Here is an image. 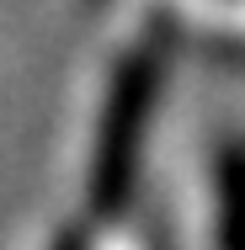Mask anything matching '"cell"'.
<instances>
[{"instance_id":"cell-1","label":"cell","mask_w":245,"mask_h":250,"mask_svg":"<svg viewBox=\"0 0 245 250\" xmlns=\"http://www.w3.org/2000/svg\"><path fill=\"white\" fill-rule=\"evenodd\" d=\"M160 69L165 59L155 43L123 59L112 96L101 112V139H96V160H91V208L101 218H117L123 202L134 197V176H139V154H144V133H149V112L160 96Z\"/></svg>"},{"instance_id":"cell-2","label":"cell","mask_w":245,"mask_h":250,"mask_svg":"<svg viewBox=\"0 0 245 250\" xmlns=\"http://www.w3.org/2000/svg\"><path fill=\"white\" fill-rule=\"evenodd\" d=\"M213 197H219V250H245V139L219 144Z\"/></svg>"},{"instance_id":"cell-3","label":"cell","mask_w":245,"mask_h":250,"mask_svg":"<svg viewBox=\"0 0 245 250\" xmlns=\"http://www.w3.org/2000/svg\"><path fill=\"white\" fill-rule=\"evenodd\" d=\"M59 250H80V240H64V245H59Z\"/></svg>"}]
</instances>
